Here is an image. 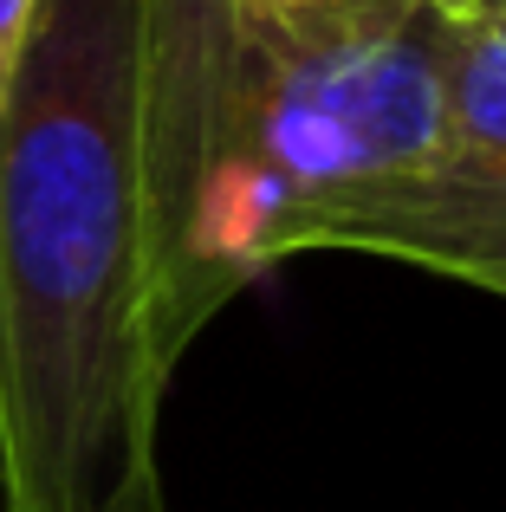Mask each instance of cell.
<instances>
[{"mask_svg":"<svg viewBox=\"0 0 506 512\" xmlns=\"http://www.w3.org/2000/svg\"><path fill=\"white\" fill-rule=\"evenodd\" d=\"M39 7L46 0H0V111L13 98V78L26 65V46H33V26H39Z\"/></svg>","mask_w":506,"mask_h":512,"instance_id":"cell-4","label":"cell"},{"mask_svg":"<svg viewBox=\"0 0 506 512\" xmlns=\"http://www.w3.org/2000/svg\"><path fill=\"white\" fill-rule=\"evenodd\" d=\"M221 7H247V13H299V7H318V0H221Z\"/></svg>","mask_w":506,"mask_h":512,"instance_id":"cell-5","label":"cell"},{"mask_svg":"<svg viewBox=\"0 0 506 512\" xmlns=\"http://www.w3.org/2000/svg\"><path fill=\"white\" fill-rule=\"evenodd\" d=\"M435 0L247 13L143 0L137 201L169 363L299 253H331L364 201L422 163L442 111Z\"/></svg>","mask_w":506,"mask_h":512,"instance_id":"cell-1","label":"cell"},{"mask_svg":"<svg viewBox=\"0 0 506 512\" xmlns=\"http://www.w3.org/2000/svg\"><path fill=\"white\" fill-rule=\"evenodd\" d=\"M137 46L143 0H46L0 111V512H169Z\"/></svg>","mask_w":506,"mask_h":512,"instance_id":"cell-2","label":"cell"},{"mask_svg":"<svg viewBox=\"0 0 506 512\" xmlns=\"http://www.w3.org/2000/svg\"><path fill=\"white\" fill-rule=\"evenodd\" d=\"M442 13H506V0H435Z\"/></svg>","mask_w":506,"mask_h":512,"instance_id":"cell-6","label":"cell"},{"mask_svg":"<svg viewBox=\"0 0 506 512\" xmlns=\"http://www.w3.org/2000/svg\"><path fill=\"white\" fill-rule=\"evenodd\" d=\"M331 253H377L506 299V13H448L429 150L344 221Z\"/></svg>","mask_w":506,"mask_h":512,"instance_id":"cell-3","label":"cell"}]
</instances>
